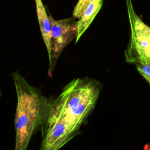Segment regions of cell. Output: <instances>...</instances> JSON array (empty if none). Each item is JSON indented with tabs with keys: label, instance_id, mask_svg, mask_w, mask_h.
Returning a JSON list of instances; mask_svg holds the SVG:
<instances>
[{
	"label": "cell",
	"instance_id": "obj_4",
	"mask_svg": "<svg viewBox=\"0 0 150 150\" xmlns=\"http://www.w3.org/2000/svg\"><path fill=\"white\" fill-rule=\"evenodd\" d=\"M51 22V56L49 59V69L48 74L52 76V73L56 62L64 48L74 39H76L78 34L77 21L75 18L55 20L49 15Z\"/></svg>",
	"mask_w": 150,
	"mask_h": 150
},
{
	"label": "cell",
	"instance_id": "obj_7",
	"mask_svg": "<svg viewBox=\"0 0 150 150\" xmlns=\"http://www.w3.org/2000/svg\"><path fill=\"white\" fill-rule=\"evenodd\" d=\"M94 1V0H79L74 8L73 17L75 19H79L82 15L88 5Z\"/></svg>",
	"mask_w": 150,
	"mask_h": 150
},
{
	"label": "cell",
	"instance_id": "obj_1",
	"mask_svg": "<svg viewBox=\"0 0 150 150\" xmlns=\"http://www.w3.org/2000/svg\"><path fill=\"white\" fill-rule=\"evenodd\" d=\"M102 87L100 81L89 77L73 79L56 98H50L45 117L59 121L79 134L95 107Z\"/></svg>",
	"mask_w": 150,
	"mask_h": 150
},
{
	"label": "cell",
	"instance_id": "obj_8",
	"mask_svg": "<svg viewBox=\"0 0 150 150\" xmlns=\"http://www.w3.org/2000/svg\"><path fill=\"white\" fill-rule=\"evenodd\" d=\"M135 65L138 71L150 84V64L145 61H141L136 63Z\"/></svg>",
	"mask_w": 150,
	"mask_h": 150
},
{
	"label": "cell",
	"instance_id": "obj_3",
	"mask_svg": "<svg viewBox=\"0 0 150 150\" xmlns=\"http://www.w3.org/2000/svg\"><path fill=\"white\" fill-rule=\"evenodd\" d=\"M131 26V39L125 52L126 61L136 64L145 61L150 64V27L136 14L131 0H126Z\"/></svg>",
	"mask_w": 150,
	"mask_h": 150
},
{
	"label": "cell",
	"instance_id": "obj_2",
	"mask_svg": "<svg viewBox=\"0 0 150 150\" xmlns=\"http://www.w3.org/2000/svg\"><path fill=\"white\" fill-rule=\"evenodd\" d=\"M12 74L17 96L15 149L26 150L33 134L41 127L50 98L30 85L18 71Z\"/></svg>",
	"mask_w": 150,
	"mask_h": 150
},
{
	"label": "cell",
	"instance_id": "obj_6",
	"mask_svg": "<svg viewBox=\"0 0 150 150\" xmlns=\"http://www.w3.org/2000/svg\"><path fill=\"white\" fill-rule=\"evenodd\" d=\"M103 1L104 0H94L93 1L88 5L82 15L79 18L77 21L78 34L75 40L76 43L93 21L96 16L100 11Z\"/></svg>",
	"mask_w": 150,
	"mask_h": 150
},
{
	"label": "cell",
	"instance_id": "obj_5",
	"mask_svg": "<svg viewBox=\"0 0 150 150\" xmlns=\"http://www.w3.org/2000/svg\"><path fill=\"white\" fill-rule=\"evenodd\" d=\"M36 13L39 23L40 29L45 44L49 59L51 56V22L49 16L47 15L45 6L42 0H35Z\"/></svg>",
	"mask_w": 150,
	"mask_h": 150
}]
</instances>
